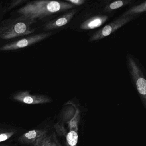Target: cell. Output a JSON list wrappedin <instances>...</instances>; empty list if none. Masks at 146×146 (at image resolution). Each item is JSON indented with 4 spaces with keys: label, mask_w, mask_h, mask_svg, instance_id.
Instances as JSON below:
<instances>
[{
    "label": "cell",
    "mask_w": 146,
    "mask_h": 146,
    "mask_svg": "<svg viewBox=\"0 0 146 146\" xmlns=\"http://www.w3.org/2000/svg\"><path fill=\"white\" fill-rule=\"evenodd\" d=\"M29 1L28 0H11L7 1L4 5H3V8L5 13H6L16 7L26 4Z\"/></svg>",
    "instance_id": "obj_10"
},
{
    "label": "cell",
    "mask_w": 146,
    "mask_h": 146,
    "mask_svg": "<svg viewBox=\"0 0 146 146\" xmlns=\"http://www.w3.org/2000/svg\"><path fill=\"white\" fill-rule=\"evenodd\" d=\"M67 142L70 146H75L77 143L78 135L77 133L75 131H70L67 135Z\"/></svg>",
    "instance_id": "obj_14"
},
{
    "label": "cell",
    "mask_w": 146,
    "mask_h": 146,
    "mask_svg": "<svg viewBox=\"0 0 146 146\" xmlns=\"http://www.w3.org/2000/svg\"><path fill=\"white\" fill-rule=\"evenodd\" d=\"M34 146H55V144L51 140V138L46 135L38 138L33 143Z\"/></svg>",
    "instance_id": "obj_11"
},
{
    "label": "cell",
    "mask_w": 146,
    "mask_h": 146,
    "mask_svg": "<svg viewBox=\"0 0 146 146\" xmlns=\"http://www.w3.org/2000/svg\"><path fill=\"white\" fill-rule=\"evenodd\" d=\"M133 15H123L115 21L99 30L90 38V42L96 41L105 38L115 32L134 18Z\"/></svg>",
    "instance_id": "obj_4"
},
{
    "label": "cell",
    "mask_w": 146,
    "mask_h": 146,
    "mask_svg": "<svg viewBox=\"0 0 146 146\" xmlns=\"http://www.w3.org/2000/svg\"><path fill=\"white\" fill-rule=\"evenodd\" d=\"M130 1H117L111 3L108 7H106L108 11H113L116 10L125 5L129 3Z\"/></svg>",
    "instance_id": "obj_13"
},
{
    "label": "cell",
    "mask_w": 146,
    "mask_h": 146,
    "mask_svg": "<svg viewBox=\"0 0 146 146\" xmlns=\"http://www.w3.org/2000/svg\"><path fill=\"white\" fill-rule=\"evenodd\" d=\"M15 100L23 103L31 105L43 104L51 102V99L46 96L41 94H31L28 90L17 92L13 96Z\"/></svg>",
    "instance_id": "obj_6"
},
{
    "label": "cell",
    "mask_w": 146,
    "mask_h": 146,
    "mask_svg": "<svg viewBox=\"0 0 146 146\" xmlns=\"http://www.w3.org/2000/svg\"><path fill=\"white\" fill-rule=\"evenodd\" d=\"M76 12V10H72L58 18L48 22L44 25V30L50 31L64 26L71 21Z\"/></svg>",
    "instance_id": "obj_7"
},
{
    "label": "cell",
    "mask_w": 146,
    "mask_h": 146,
    "mask_svg": "<svg viewBox=\"0 0 146 146\" xmlns=\"http://www.w3.org/2000/svg\"><path fill=\"white\" fill-rule=\"evenodd\" d=\"M129 70L132 79L135 84L138 93L144 97L146 95V81L143 73L135 60L131 57H128Z\"/></svg>",
    "instance_id": "obj_5"
},
{
    "label": "cell",
    "mask_w": 146,
    "mask_h": 146,
    "mask_svg": "<svg viewBox=\"0 0 146 146\" xmlns=\"http://www.w3.org/2000/svg\"><path fill=\"white\" fill-rule=\"evenodd\" d=\"M107 16H97L90 18L81 24L80 29L84 30L94 29L102 25L107 20Z\"/></svg>",
    "instance_id": "obj_8"
},
{
    "label": "cell",
    "mask_w": 146,
    "mask_h": 146,
    "mask_svg": "<svg viewBox=\"0 0 146 146\" xmlns=\"http://www.w3.org/2000/svg\"><path fill=\"white\" fill-rule=\"evenodd\" d=\"M15 134V131H10L0 133V142L5 141L10 139Z\"/></svg>",
    "instance_id": "obj_15"
},
{
    "label": "cell",
    "mask_w": 146,
    "mask_h": 146,
    "mask_svg": "<svg viewBox=\"0 0 146 146\" xmlns=\"http://www.w3.org/2000/svg\"><path fill=\"white\" fill-rule=\"evenodd\" d=\"M46 131L43 130H32L27 131L19 137V141L22 143H34L38 138L46 134Z\"/></svg>",
    "instance_id": "obj_9"
},
{
    "label": "cell",
    "mask_w": 146,
    "mask_h": 146,
    "mask_svg": "<svg viewBox=\"0 0 146 146\" xmlns=\"http://www.w3.org/2000/svg\"><path fill=\"white\" fill-rule=\"evenodd\" d=\"M52 35V32L48 31L30 35L24 38L14 40L0 47V52H9L25 48L46 40Z\"/></svg>",
    "instance_id": "obj_3"
},
{
    "label": "cell",
    "mask_w": 146,
    "mask_h": 146,
    "mask_svg": "<svg viewBox=\"0 0 146 146\" xmlns=\"http://www.w3.org/2000/svg\"><path fill=\"white\" fill-rule=\"evenodd\" d=\"M66 1L73 5H81L85 2L84 0H66Z\"/></svg>",
    "instance_id": "obj_16"
},
{
    "label": "cell",
    "mask_w": 146,
    "mask_h": 146,
    "mask_svg": "<svg viewBox=\"0 0 146 146\" xmlns=\"http://www.w3.org/2000/svg\"><path fill=\"white\" fill-rule=\"evenodd\" d=\"M35 23L19 17L5 19L0 22V40H11L32 35L36 30L33 27Z\"/></svg>",
    "instance_id": "obj_2"
},
{
    "label": "cell",
    "mask_w": 146,
    "mask_h": 146,
    "mask_svg": "<svg viewBox=\"0 0 146 146\" xmlns=\"http://www.w3.org/2000/svg\"><path fill=\"white\" fill-rule=\"evenodd\" d=\"M146 11V1H144L140 5L133 7L124 14L125 15H132L144 12Z\"/></svg>",
    "instance_id": "obj_12"
},
{
    "label": "cell",
    "mask_w": 146,
    "mask_h": 146,
    "mask_svg": "<svg viewBox=\"0 0 146 146\" xmlns=\"http://www.w3.org/2000/svg\"><path fill=\"white\" fill-rule=\"evenodd\" d=\"M6 14L3 8V4L0 3V21H1L5 14Z\"/></svg>",
    "instance_id": "obj_17"
},
{
    "label": "cell",
    "mask_w": 146,
    "mask_h": 146,
    "mask_svg": "<svg viewBox=\"0 0 146 146\" xmlns=\"http://www.w3.org/2000/svg\"><path fill=\"white\" fill-rule=\"evenodd\" d=\"M74 5L67 2L50 1L37 0L29 1L16 10V17L23 18L36 23L44 20L52 15L69 10Z\"/></svg>",
    "instance_id": "obj_1"
}]
</instances>
